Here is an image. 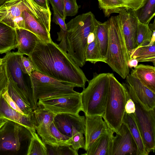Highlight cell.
I'll return each mask as SVG.
<instances>
[{
    "mask_svg": "<svg viewBox=\"0 0 155 155\" xmlns=\"http://www.w3.org/2000/svg\"><path fill=\"white\" fill-rule=\"evenodd\" d=\"M2 94L3 97L10 107L15 110L24 114L9 95L7 91V87L3 91Z\"/></svg>",
    "mask_w": 155,
    "mask_h": 155,
    "instance_id": "ab89813d",
    "label": "cell"
},
{
    "mask_svg": "<svg viewBox=\"0 0 155 155\" xmlns=\"http://www.w3.org/2000/svg\"><path fill=\"white\" fill-rule=\"evenodd\" d=\"M32 137L29 147L27 155H47L45 144L36 133L31 131Z\"/></svg>",
    "mask_w": 155,
    "mask_h": 155,
    "instance_id": "f546056e",
    "label": "cell"
},
{
    "mask_svg": "<svg viewBox=\"0 0 155 155\" xmlns=\"http://www.w3.org/2000/svg\"><path fill=\"white\" fill-rule=\"evenodd\" d=\"M52 21L56 24L59 25L60 29L66 31V24L65 22V20L54 12Z\"/></svg>",
    "mask_w": 155,
    "mask_h": 155,
    "instance_id": "b9f144b4",
    "label": "cell"
},
{
    "mask_svg": "<svg viewBox=\"0 0 155 155\" xmlns=\"http://www.w3.org/2000/svg\"><path fill=\"white\" fill-rule=\"evenodd\" d=\"M28 57L35 70L61 82L83 89L88 81L83 71L67 52L52 40L44 42L38 38Z\"/></svg>",
    "mask_w": 155,
    "mask_h": 155,
    "instance_id": "6da1fadb",
    "label": "cell"
},
{
    "mask_svg": "<svg viewBox=\"0 0 155 155\" xmlns=\"http://www.w3.org/2000/svg\"><path fill=\"white\" fill-rule=\"evenodd\" d=\"M55 114H79L82 111L81 93L39 99L38 105Z\"/></svg>",
    "mask_w": 155,
    "mask_h": 155,
    "instance_id": "9c48e42d",
    "label": "cell"
},
{
    "mask_svg": "<svg viewBox=\"0 0 155 155\" xmlns=\"http://www.w3.org/2000/svg\"><path fill=\"white\" fill-rule=\"evenodd\" d=\"M33 112L35 130L43 142L52 146H58L50 129V125L56 114L38 105Z\"/></svg>",
    "mask_w": 155,
    "mask_h": 155,
    "instance_id": "7c38bea8",
    "label": "cell"
},
{
    "mask_svg": "<svg viewBox=\"0 0 155 155\" xmlns=\"http://www.w3.org/2000/svg\"><path fill=\"white\" fill-rule=\"evenodd\" d=\"M19 62L23 73L30 76L32 72L35 70V66L30 58L26 57L21 54L20 57Z\"/></svg>",
    "mask_w": 155,
    "mask_h": 155,
    "instance_id": "e575fe53",
    "label": "cell"
},
{
    "mask_svg": "<svg viewBox=\"0 0 155 155\" xmlns=\"http://www.w3.org/2000/svg\"><path fill=\"white\" fill-rule=\"evenodd\" d=\"M114 132L110 129L98 137L84 154L87 155H110Z\"/></svg>",
    "mask_w": 155,
    "mask_h": 155,
    "instance_id": "ffe728a7",
    "label": "cell"
},
{
    "mask_svg": "<svg viewBox=\"0 0 155 155\" xmlns=\"http://www.w3.org/2000/svg\"><path fill=\"white\" fill-rule=\"evenodd\" d=\"M88 85L81 93L82 111L85 116L100 115L104 113L109 84L108 73H94Z\"/></svg>",
    "mask_w": 155,
    "mask_h": 155,
    "instance_id": "277c9868",
    "label": "cell"
},
{
    "mask_svg": "<svg viewBox=\"0 0 155 155\" xmlns=\"http://www.w3.org/2000/svg\"><path fill=\"white\" fill-rule=\"evenodd\" d=\"M97 20L90 12L77 16L66 24L67 52L80 67L85 64L88 38L95 30Z\"/></svg>",
    "mask_w": 155,
    "mask_h": 155,
    "instance_id": "7a4b0ae2",
    "label": "cell"
},
{
    "mask_svg": "<svg viewBox=\"0 0 155 155\" xmlns=\"http://www.w3.org/2000/svg\"><path fill=\"white\" fill-rule=\"evenodd\" d=\"M126 9H131L136 11L142 6L146 0H117Z\"/></svg>",
    "mask_w": 155,
    "mask_h": 155,
    "instance_id": "74e56055",
    "label": "cell"
},
{
    "mask_svg": "<svg viewBox=\"0 0 155 155\" xmlns=\"http://www.w3.org/2000/svg\"><path fill=\"white\" fill-rule=\"evenodd\" d=\"M83 133L78 132L71 138V145L72 148L78 151L80 148L84 149L85 138Z\"/></svg>",
    "mask_w": 155,
    "mask_h": 155,
    "instance_id": "8d00e7d4",
    "label": "cell"
},
{
    "mask_svg": "<svg viewBox=\"0 0 155 155\" xmlns=\"http://www.w3.org/2000/svg\"><path fill=\"white\" fill-rule=\"evenodd\" d=\"M118 15L129 54L135 48L138 20L131 9H123Z\"/></svg>",
    "mask_w": 155,
    "mask_h": 155,
    "instance_id": "9a60e30c",
    "label": "cell"
},
{
    "mask_svg": "<svg viewBox=\"0 0 155 155\" xmlns=\"http://www.w3.org/2000/svg\"><path fill=\"white\" fill-rule=\"evenodd\" d=\"M7 120L8 119L0 117V128L6 122Z\"/></svg>",
    "mask_w": 155,
    "mask_h": 155,
    "instance_id": "f6af8a7d",
    "label": "cell"
},
{
    "mask_svg": "<svg viewBox=\"0 0 155 155\" xmlns=\"http://www.w3.org/2000/svg\"><path fill=\"white\" fill-rule=\"evenodd\" d=\"M15 29L0 21V54L17 48Z\"/></svg>",
    "mask_w": 155,
    "mask_h": 155,
    "instance_id": "44dd1931",
    "label": "cell"
},
{
    "mask_svg": "<svg viewBox=\"0 0 155 155\" xmlns=\"http://www.w3.org/2000/svg\"><path fill=\"white\" fill-rule=\"evenodd\" d=\"M32 137L30 130L8 120L0 128V155H27Z\"/></svg>",
    "mask_w": 155,
    "mask_h": 155,
    "instance_id": "8992f818",
    "label": "cell"
},
{
    "mask_svg": "<svg viewBox=\"0 0 155 155\" xmlns=\"http://www.w3.org/2000/svg\"><path fill=\"white\" fill-rule=\"evenodd\" d=\"M51 4L54 12L57 13L61 17L65 19L64 5L62 0H48Z\"/></svg>",
    "mask_w": 155,
    "mask_h": 155,
    "instance_id": "f35d334b",
    "label": "cell"
},
{
    "mask_svg": "<svg viewBox=\"0 0 155 155\" xmlns=\"http://www.w3.org/2000/svg\"><path fill=\"white\" fill-rule=\"evenodd\" d=\"M109 84L105 111L102 118L114 133L119 132L123 123L127 100L125 88L113 73H108Z\"/></svg>",
    "mask_w": 155,
    "mask_h": 155,
    "instance_id": "5b68a950",
    "label": "cell"
},
{
    "mask_svg": "<svg viewBox=\"0 0 155 155\" xmlns=\"http://www.w3.org/2000/svg\"><path fill=\"white\" fill-rule=\"evenodd\" d=\"M126 91L127 100L125 107V112L129 114H134L135 110V104L133 101L129 97Z\"/></svg>",
    "mask_w": 155,
    "mask_h": 155,
    "instance_id": "60d3db41",
    "label": "cell"
},
{
    "mask_svg": "<svg viewBox=\"0 0 155 155\" xmlns=\"http://www.w3.org/2000/svg\"><path fill=\"white\" fill-rule=\"evenodd\" d=\"M40 7L46 10L50 9L49 6L48 0H32Z\"/></svg>",
    "mask_w": 155,
    "mask_h": 155,
    "instance_id": "7bdbcfd3",
    "label": "cell"
},
{
    "mask_svg": "<svg viewBox=\"0 0 155 155\" xmlns=\"http://www.w3.org/2000/svg\"><path fill=\"white\" fill-rule=\"evenodd\" d=\"M110 129L101 116H85V150L87 151L98 137Z\"/></svg>",
    "mask_w": 155,
    "mask_h": 155,
    "instance_id": "2e32d148",
    "label": "cell"
},
{
    "mask_svg": "<svg viewBox=\"0 0 155 155\" xmlns=\"http://www.w3.org/2000/svg\"><path fill=\"white\" fill-rule=\"evenodd\" d=\"M54 124L59 130L66 136L71 138L75 134L85 132V117L79 114H56Z\"/></svg>",
    "mask_w": 155,
    "mask_h": 155,
    "instance_id": "5bb4252c",
    "label": "cell"
},
{
    "mask_svg": "<svg viewBox=\"0 0 155 155\" xmlns=\"http://www.w3.org/2000/svg\"><path fill=\"white\" fill-rule=\"evenodd\" d=\"M134 12L140 22L148 25L155 15V0H146L143 5Z\"/></svg>",
    "mask_w": 155,
    "mask_h": 155,
    "instance_id": "83f0119b",
    "label": "cell"
},
{
    "mask_svg": "<svg viewBox=\"0 0 155 155\" xmlns=\"http://www.w3.org/2000/svg\"><path fill=\"white\" fill-rule=\"evenodd\" d=\"M65 16H72L78 12L79 6L76 0H62Z\"/></svg>",
    "mask_w": 155,
    "mask_h": 155,
    "instance_id": "d590c367",
    "label": "cell"
},
{
    "mask_svg": "<svg viewBox=\"0 0 155 155\" xmlns=\"http://www.w3.org/2000/svg\"><path fill=\"white\" fill-rule=\"evenodd\" d=\"M15 29L18 53L29 57L34 51L38 38L36 35L26 29L17 28Z\"/></svg>",
    "mask_w": 155,
    "mask_h": 155,
    "instance_id": "d6986e66",
    "label": "cell"
},
{
    "mask_svg": "<svg viewBox=\"0 0 155 155\" xmlns=\"http://www.w3.org/2000/svg\"><path fill=\"white\" fill-rule=\"evenodd\" d=\"M47 155H78V151L74 150L71 145L52 146L45 144Z\"/></svg>",
    "mask_w": 155,
    "mask_h": 155,
    "instance_id": "1f68e13d",
    "label": "cell"
},
{
    "mask_svg": "<svg viewBox=\"0 0 155 155\" xmlns=\"http://www.w3.org/2000/svg\"><path fill=\"white\" fill-rule=\"evenodd\" d=\"M130 59L134 58L140 62H150L155 64V42L133 49L129 54Z\"/></svg>",
    "mask_w": 155,
    "mask_h": 155,
    "instance_id": "484cf974",
    "label": "cell"
},
{
    "mask_svg": "<svg viewBox=\"0 0 155 155\" xmlns=\"http://www.w3.org/2000/svg\"><path fill=\"white\" fill-rule=\"evenodd\" d=\"M8 70L9 76L7 86L8 92L23 113L26 115H29L33 112V110L26 103L20 90L12 79L8 68Z\"/></svg>",
    "mask_w": 155,
    "mask_h": 155,
    "instance_id": "cb8c5ba5",
    "label": "cell"
},
{
    "mask_svg": "<svg viewBox=\"0 0 155 155\" xmlns=\"http://www.w3.org/2000/svg\"><path fill=\"white\" fill-rule=\"evenodd\" d=\"M138 61L135 59L132 58L130 59L128 62V65L130 68L133 67L135 68L138 65Z\"/></svg>",
    "mask_w": 155,
    "mask_h": 155,
    "instance_id": "ee69618b",
    "label": "cell"
},
{
    "mask_svg": "<svg viewBox=\"0 0 155 155\" xmlns=\"http://www.w3.org/2000/svg\"><path fill=\"white\" fill-rule=\"evenodd\" d=\"M123 123L127 125L130 130L137 145L138 155H148L133 114H129L125 112Z\"/></svg>",
    "mask_w": 155,
    "mask_h": 155,
    "instance_id": "7402d4cb",
    "label": "cell"
},
{
    "mask_svg": "<svg viewBox=\"0 0 155 155\" xmlns=\"http://www.w3.org/2000/svg\"><path fill=\"white\" fill-rule=\"evenodd\" d=\"M21 55L17 52L10 51L6 53L2 59L6 63L12 78L20 90L26 103L34 110L38 106L34 100L31 83L25 80L24 74L20 65L19 60Z\"/></svg>",
    "mask_w": 155,
    "mask_h": 155,
    "instance_id": "30bf717a",
    "label": "cell"
},
{
    "mask_svg": "<svg viewBox=\"0 0 155 155\" xmlns=\"http://www.w3.org/2000/svg\"><path fill=\"white\" fill-rule=\"evenodd\" d=\"M95 34L101 54L106 58L108 44V20L103 23L97 20Z\"/></svg>",
    "mask_w": 155,
    "mask_h": 155,
    "instance_id": "4316f807",
    "label": "cell"
},
{
    "mask_svg": "<svg viewBox=\"0 0 155 155\" xmlns=\"http://www.w3.org/2000/svg\"><path fill=\"white\" fill-rule=\"evenodd\" d=\"M0 93V117L18 123L31 131H36L34 112L29 115L21 114L12 108Z\"/></svg>",
    "mask_w": 155,
    "mask_h": 155,
    "instance_id": "e0dca14e",
    "label": "cell"
},
{
    "mask_svg": "<svg viewBox=\"0 0 155 155\" xmlns=\"http://www.w3.org/2000/svg\"><path fill=\"white\" fill-rule=\"evenodd\" d=\"M108 44L106 63L123 79L129 73L130 60L121 24L119 15L108 20Z\"/></svg>",
    "mask_w": 155,
    "mask_h": 155,
    "instance_id": "3957f363",
    "label": "cell"
},
{
    "mask_svg": "<svg viewBox=\"0 0 155 155\" xmlns=\"http://www.w3.org/2000/svg\"><path fill=\"white\" fill-rule=\"evenodd\" d=\"M99 8L102 10L104 16L108 17L110 14L118 13L126 9L117 0H98Z\"/></svg>",
    "mask_w": 155,
    "mask_h": 155,
    "instance_id": "4dcf8cb0",
    "label": "cell"
},
{
    "mask_svg": "<svg viewBox=\"0 0 155 155\" xmlns=\"http://www.w3.org/2000/svg\"><path fill=\"white\" fill-rule=\"evenodd\" d=\"M9 76L6 63L3 60L0 64V93H2L8 86Z\"/></svg>",
    "mask_w": 155,
    "mask_h": 155,
    "instance_id": "836d02e7",
    "label": "cell"
},
{
    "mask_svg": "<svg viewBox=\"0 0 155 155\" xmlns=\"http://www.w3.org/2000/svg\"><path fill=\"white\" fill-rule=\"evenodd\" d=\"M51 132L58 145H71V138L61 133L55 126L54 121L50 126Z\"/></svg>",
    "mask_w": 155,
    "mask_h": 155,
    "instance_id": "d6a6232c",
    "label": "cell"
},
{
    "mask_svg": "<svg viewBox=\"0 0 155 155\" xmlns=\"http://www.w3.org/2000/svg\"><path fill=\"white\" fill-rule=\"evenodd\" d=\"M85 60L95 64L99 62L106 63V59L102 55L95 34V29L89 35L85 52Z\"/></svg>",
    "mask_w": 155,
    "mask_h": 155,
    "instance_id": "d4e9b609",
    "label": "cell"
},
{
    "mask_svg": "<svg viewBox=\"0 0 155 155\" xmlns=\"http://www.w3.org/2000/svg\"><path fill=\"white\" fill-rule=\"evenodd\" d=\"M125 78L126 82L133 88L139 100L148 108L155 109V93L140 81L133 69Z\"/></svg>",
    "mask_w": 155,
    "mask_h": 155,
    "instance_id": "ac0fdd59",
    "label": "cell"
},
{
    "mask_svg": "<svg viewBox=\"0 0 155 155\" xmlns=\"http://www.w3.org/2000/svg\"><path fill=\"white\" fill-rule=\"evenodd\" d=\"M2 62V58H0V64H1Z\"/></svg>",
    "mask_w": 155,
    "mask_h": 155,
    "instance_id": "7dc6e473",
    "label": "cell"
},
{
    "mask_svg": "<svg viewBox=\"0 0 155 155\" xmlns=\"http://www.w3.org/2000/svg\"><path fill=\"white\" fill-rule=\"evenodd\" d=\"M34 102L40 99L76 94L74 85L63 82L35 70L29 76Z\"/></svg>",
    "mask_w": 155,
    "mask_h": 155,
    "instance_id": "ba28073f",
    "label": "cell"
},
{
    "mask_svg": "<svg viewBox=\"0 0 155 155\" xmlns=\"http://www.w3.org/2000/svg\"><path fill=\"white\" fill-rule=\"evenodd\" d=\"M140 81L155 93V68L149 65L139 64L132 69Z\"/></svg>",
    "mask_w": 155,
    "mask_h": 155,
    "instance_id": "603a6c76",
    "label": "cell"
},
{
    "mask_svg": "<svg viewBox=\"0 0 155 155\" xmlns=\"http://www.w3.org/2000/svg\"><path fill=\"white\" fill-rule=\"evenodd\" d=\"M7 0H0V6L3 4Z\"/></svg>",
    "mask_w": 155,
    "mask_h": 155,
    "instance_id": "bcb514c9",
    "label": "cell"
},
{
    "mask_svg": "<svg viewBox=\"0 0 155 155\" xmlns=\"http://www.w3.org/2000/svg\"><path fill=\"white\" fill-rule=\"evenodd\" d=\"M32 0H7L0 6V21L15 29H24L23 12Z\"/></svg>",
    "mask_w": 155,
    "mask_h": 155,
    "instance_id": "8fae6325",
    "label": "cell"
},
{
    "mask_svg": "<svg viewBox=\"0 0 155 155\" xmlns=\"http://www.w3.org/2000/svg\"><path fill=\"white\" fill-rule=\"evenodd\" d=\"M138 155L137 145L127 125L122 124L118 133L112 137L110 155Z\"/></svg>",
    "mask_w": 155,
    "mask_h": 155,
    "instance_id": "4fadbf2b",
    "label": "cell"
},
{
    "mask_svg": "<svg viewBox=\"0 0 155 155\" xmlns=\"http://www.w3.org/2000/svg\"><path fill=\"white\" fill-rule=\"evenodd\" d=\"M135 107L133 114L140 133L146 150L149 154L155 148V111L145 106L139 99L131 86L126 82L122 83Z\"/></svg>",
    "mask_w": 155,
    "mask_h": 155,
    "instance_id": "52a82bcc",
    "label": "cell"
},
{
    "mask_svg": "<svg viewBox=\"0 0 155 155\" xmlns=\"http://www.w3.org/2000/svg\"><path fill=\"white\" fill-rule=\"evenodd\" d=\"M152 32L148 25L143 24L138 21L135 48L149 44L151 40Z\"/></svg>",
    "mask_w": 155,
    "mask_h": 155,
    "instance_id": "f1b7e54d",
    "label": "cell"
}]
</instances>
